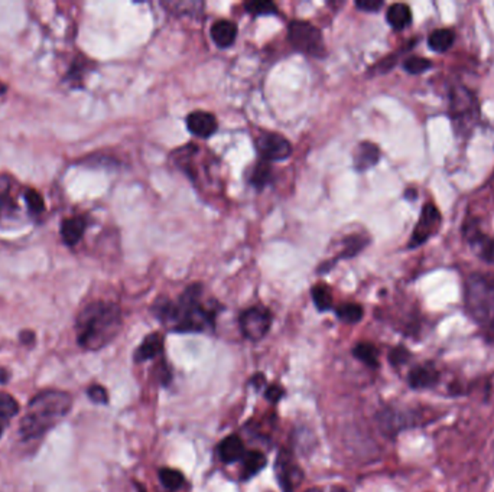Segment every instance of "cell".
<instances>
[{
  "label": "cell",
  "instance_id": "1",
  "mask_svg": "<svg viewBox=\"0 0 494 492\" xmlns=\"http://www.w3.org/2000/svg\"><path fill=\"white\" fill-rule=\"evenodd\" d=\"M201 285L188 286L178 302L164 301L155 306L157 318L176 332H203L214 326L217 312L201 302Z\"/></svg>",
  "mask_w": 494,
  "mask_h": 492
},
{
  "label": "cell",
  "instance_id": "2",
  "mask_svg": "<svg viewBox=\"0 0 494 492\" xmlns=\"http://www.w3.org/2000/svg\"><path fill=\"white\" fill-rule=\"evenodd\" d=\"M120 328L121 313L119 306L108 302H94L78 315V345L87 351H99L116 338Z\"/></svg>",
  "mask_w": 494,
  "mask_h": 492
},
{
  "label": "cell",
  "instance_id": "3",
  "mask_svg": "<svg viewBox=\"0 0 494 492\" xmlns=\"http://www.w3.org/2000/svg\"><path fill=\"white\" fill-rule=\"evenodd\" d=\"M71 396L65 392L46 390L35 396L28 406V412L22 419L21 434L25 439H35L49 429L71 409Z\"/></svg>",
  "mask_w": 494,
  "mask_h": 492
},
{
  "label": "cell",
  "instance_id": "4",
  "mask_svg": "<svg viewBox=\"0 0 494 492\" xmlns=\"http://www.w3.org/2000/svg\"><path fill=\"white\" fill-rule=\"evenodd\" d=\"M464 301L471 318L487 328L494 318V280L480 273L468 276Z\"/></svg>",
  "mask_w": 494,
  "mask_h": 492
},
{
  "label": "cell",
  "instance_id": "5",
  "mask_svg": "<svg viewBox=\"0 0 494 492\" xmlns=\"http://www.w3.org/2000/svg\"><path fill=\"white\" fill-rule=\"evenodd\" d=\"M450 116L461 134L470 130L479 118V101L464 85L455 87L450 93Z\"/></svg>",
  "mask_w": 494,
  "mask_h": 492
},
{
  "label": "cell",
  "instance_id": "6",
  "mask_svg": "<svg viewBox=\"0 0 494 492\" xmlns=\"http://www.w3.org/2000/svg\"><path fill=\"white\" fill-rule=\"evenodd\" d=\"M292 48L312 58H324L327 54L324 38L318 28L305 21H292L288 29Z\"/></svg>",
  "mask_w": 494,
  "mask_h": 492
},
{
  "label": "cell",
  "instance_id": "7",
  "mask_svg": "<svg viewBox=\"0 0 494 492\" xmlns=\"http://www.w3.org/2000/svg\"><path fill=\"white\" fill-rule=\"evenodd\" d=\"M255 148L260 161L269 164L285 161L292 153V146L287 137L266 130L259 132V134L255 137Z\"/></svg>",
  "mask_w": 494,
  "mask_h": 492
},
{
  "label": "cell",
  "instance_id": "8",
  "mask_svg": "<svg viewBox=\"0 0 494 492\" xmlns=\"http://www.w3.org/2000/svg\"><path fill=\"white\" fill-rule=\"evenodd\" d=\"M240 329L250 341H260L271 329L272 313L263 306H253L240 315Z\"/></svg>",
  "mask_w": 494,
  "mask_h": 492
},
{
  "label": "cell",
  "instance_id": "9",
  "mask_svg": "<svg viewBox=\"0 0 494 492\" xmlns=\"http://www.w3.org/2000/svg\"><path fill=\"white\" fill-rule=\"evenodd\" d=\"M441 225V213L434 204H425L422 208V213L416 227L414 228L412 237L409 240V247H419L423 243H427L438 230Z\"/></svg>",
  "mask_w": 494,
  "mask_h": 492
},
{
  "label": "cell",
  "instance_id": "10",
  "mask_svg": "<svg viewBox=\"0 0 494 492\" xmlns=\"http://www.w3.org/2000/svg\"><path fill=\"white\" fill-rule=\"evenodd\" d=\"M276 473L279 484L285 492H292V489L301 482L303 478L301 469H299V466L291 458V455H288L285 450L280 452L278 456Z\"/></svg>",
  "mask_w": 494,
  "mask_h": 492
},
{
  "label": "cell",
  "instance_id": "11",
  "mask_svg": "<svg viewBox=\"0 0 494 492\" xmlns=\"http://www.w3.org/2000/svg\"><path fill=\"white\" fill-rule=\"evenodd\" d=\"M188 130L197 137L207 139L217 132L219 121L214 114L207 112H192L187 117Z\"/></svg>",
  "mask_w": 494,
  "mask_h": 492
},
{
  "label": "cell",
  "instance_id": "12",
  "mask_svg": "<svg viewBox=\"0 0 494 492\" xmlns=\"http://www.w3.org/2000/svg\"><path fill=\"white\" fill-rule=\"evenodd\" d=\"M464 236L470 241L472 247L477 250L479 256L484 261L494 263V240L493 238L483 234L474 222L464 227Z\"/></svg>",
  "mask_w": 494,
  "mask_h": 492
},
{
  "label": "cell",
  "instance_id": "13",
  "mask_svg": "<svg viewBox=\"0 0 494 492\" xmlns=\"http://www.w3.org/2000/svg\"><path fill=\"white\" fill-rule=\"evenodd\" d=\"M439 381V373L432 364H420L414 367L408 374V384L414 390L432 389Z\"/></svg>",
  "mask_w": 494,
  "mask_h": 492
},
{
  "label": "cell",
  "instance_id": "14",
  "mask_svg": "<svg viewBox=\"0 0 494 492\" xmlns=\"http://www.w3.org/2000/svg\"><path fill=\"white\" fill-rule=\"evenodd\" d=\"M380 159V150L372 142H361L355 152V168L359 172H366L377 165Z\"/></svg>",
  "mask_w": 494,
  "mask_h": 492
},
{
  "label": "cell",
  "instance_id": "15",
  "mask_svg": "<svg viewBox=\"0 0 494 492\" xmlns=\"http://www.w3.org/2000/svg\"><path fill=\"white\" fill-rule=\"evenodd\" d=\"M237 37V26L232 21H219L211 26V39L219 48L232 46Z\"/></svg>",
  "mask_w": 494,
  "mask_h": 492
},
{
  "label": "cell",
  "instance_id": "16",
  "mask_svg": "<svg viewBox=\"0 0 494 492\" xmlns=\"http://www.w3.org/2000/svg\"><path fill=\"white\" fill-rule=\"evenodd\" d=\"M164 349V337L161 333H149V335L144 340V342L139 345L135 353V361L136 362H144L148 361Z\"/></svg>",
  "mask_w": 494,
  "mask_h": 492
},
{
  "label": "cell",
  "instance_id": "17",
  "mask_svg": "<svg viewBox=\"0 0 494 492\" xmlns=\"http://www.w3.org/2000/svg\"><path fill=\"white\" fill-rule=\"evenodd\" d=\"M219 453L223 462L233 464L236 461L243 459L244 456V445L239 436H228L219 446Z\"/></svg>",
  "mask_w": 494,
  "mask_h": 492
},
{
  "label": "cell",
  "instance_id": "18",
  "mask_svg": "<svg viewBox=\"0 0 494 492\" xmlns=\"http://www.w3.org/2000/svg\"><path fill=\"white\" fill-rule=\"evenodd\" d=\"M386 19L393 29L402 30L408 28L412 22L411 8L404 3H395L386 12Z\"/></svg>",
  "mask_w": 494,
  "mask_h": 492
},
{
  "label": "cell",
  "instance_id": "19",
  "mask_svg": "<svg viewBox=\"0 0 494 492\" xmlns=\"http://www.w3.org/2000/svg\"><path fill=\"white\" fill-rule=\"evenodd\" d=\"M85 231V221L74 217L64 220L61 224V237L67 245H76Z\"/></svg>",
  "mask_w": 494,
  "mask_h": 492
},
{
  "label": "cell",
  "instance_id": "20",
  "mask_svg": "<svg viewBox=\"0 0 494 492\" xmlns=\"http://www.w3.org/2000/svg\"><path fill=\"white\" fill-rule=\"evenodd\" d=\"M241 461H243L241 480L244 481L255 477L256 473H259L264 468V465H266V458H264V455L259 450H250L244 453Z\"/></svg>",
  "mask_w": 494,
  "mask_h": 492
},
{
  "label": "cell",
  "instance_id": "21",
  "mask_svg": "<svg viewBox=\"0 0 494 492\" xmlns=\"http://www.w3.org/2000/svg\"><path fill=\"white\" fill-rule=\"evenodd\" d=\"M455 41V33L452 29H436L434 30L429 38H428V45L432 51L435 52H447Z\"/></svg>",
  "mask_w": 494,
  "mask_h": 492
},
{
  "label": "cell",
  "instance_id": "22",
  "mask_svg": "<svg viewBox=\"0 0 494 492\" xmlns=\"http://www.w3.org/2000/svg\"><path fill=\"white\" fill-rule=\"evenodd\" d=\"M352 355L363 364L376 368L379 365V351L375 345L368 342H360L352 348Z\"/></svg>",
  "mask_w": 494,
  "mask_h": 492
},
{
  "label": "cell",
  "instance_id": "23",
  "mask_svg": "<svg viewBox=\"0 0 494 492\" xmlns=\"http://www.w3.org/2000/svg\"><path fill=\"white\" fill-rule=\"evenodd\" d=\"M272 178V168L269 162L264 161H259L256 164V166L253 168L250 177H249V182L257 188V189H263L271 182Z\"/></svg>",
  "mask_w": 494,
  "mask_h": 492
},
{
  "label": "cell",
  "instance_id": "24",
  "mask_svg": "<svg viewBox=\"0 0 494 492\" xmlns=\"http://www.w3.org/2000/svg\"><path fill=\"white\" fill-rule=\"evenodd\" d=\"M311 295H312V301L318 310L324 312V310H328L332 308V295L327 285L318 283V285L312 286Z\"/></svg>",
  "mask_w": 494,
  "mask_h": 492
},
{
  "label": "cell",
  "instance_id": "25",
  "mask_svg": "<svg viewBox=\"0 0 494 492\" xmlns=\"http://www.w3.org/2000/svg\"><path fill=\"white\" fill-rule=\"evenodd\" d=\"M337 316L346 324H357L363 318V308L357 304H344L337 308Z\"/></svg>",
  "mask_w": 494,
  "mask_h": 492
},
{
  "label": "cell",
  "instance_id": "26",
  "mask_svg": "<svg viewBox=\"0 0 494 492\" xmlns=\"http://www.w3.org/2000/svg\"><path fill=\"white\" fill-rule=\"evenodd\" d=\"M160 480H161L162 485L171 491L180 489L184 484L182 473L180 471L169 469V468H164L160 471Z\"/></svg>",
  "mask_w": 494,
  "mask_h": 492
},
{
  "label": "cell",
  "instance_id": "27",
  "mask_svg": "<svg viewBox=\"0 0 494 492\" xmlns=\"http://www.w3.org/2000/svg\"><path fill=\"white\" fill-rule=\"evenodd\" d=\"M367 245V240L363 236H350L344 241V250L339 258H350L360 253Z\"/></svg>",
  "mask_w": 494,
  "mask_h": 492
},
{
  "label": "cell",
  "instance_id": "28",
  "mask_svg": "<svg viewBox=\"0 0 494 492\" xmlns=\"http://www.w3.org/2000/svg\"><path fill=\"white\" fill-rule=\"evenodd\" d=\"M431 67H432V62L427 58H422V57H409L403 62L404 71L412 74V76L425 73Z\"/></svg>",
  "mask_w": 494,
  "mask_h": 492
},
{
  "label": "cell",
  "instance_id": "29",
  "mask_svg": "<svg viewBox=\"0 0 494 492\" xmlns=\"http://www.w3.org/2000/svg\"><path fill=\"white\" fill-rule=\"evenodd\" d=\"M19 404L8 393H0V420H6L17 414Z\"/></svg>",
  "mask_w": 494,
  "mask_h": 492
},
{
  "label": "cell",
  "instance_id": "30",
  "mask_svg": "<svg viewBox=\"0 0 494 492\" xmlns=\"http://www.w3.org/2000/svg\"><path fill=\"white\" fill-rule=\"evenodd\" d=\"M246 10L255 16H269L276 13V5L268 0H260V2H249L244 5Z\"/></svg>",
  "mask_w": 494,
  "mask_h": 492
},
{
  "label": "cell",
  "instance_id": "31",
  "mask_svg": "<svg viewBox=\"0 0 494 492\" xmlns=\"http://www.w3.org/2000/svg\"><path fill=\"white\" fill-rule=\"evenodd\" d=\"M25 201L28 204V208L32 214H42L45 209V204L42 197L40 195L38 191L35 189H26L25 191Z\"/></svg>",
  "mask_w": 494,
  "mask_h": 492
},
{
  "label": "cell",
  "instance_id": "32",
  "mask_svg": "<svg viewBox=\"0 0 494 492\" xmlns=\"http://www.w3.org/2000/svg\"><path fill=\"white\" fill-rule=\"evenodd\" d=\"M15 208L12 198L9 195V184L5 177H0V217L9 213L10 209Z\"/></svg>",
  "mask_w": 494,
  "mask_h": 492
},
{
  "label": "cell",
  "instance_id": "33",
  "mask_svg": "<svg viewBox=\"0 0 494 492\" xmlns=\"http://www.w3.org/2000/svg\"><path fill=\"white\" fill-rule=\"evenodd\" d=\"M87 394L92 401L97 404H105L109 401V394L104 387H101V385H92V387L88 389Z\"/></svg>",
  "mask_w": 494,
  "mask_h": 492
},
{
  "label": "cell",
  "instance_id": "34",
  "mask_svg": "<svg viewBox=\"0 0 494 492\" xmlns=\"http://www.w3.org/2000/svg\"><path fill=\"white\" fill-rule=\"evenodd\" d=\"M411 354L407 348L403 346H398L395 349H392V353L389 355V361L392 362V365H402L409 360Z\"/></svg>",
  "mask_w": 494,
  "mask_h": 492
},
{
  "label": "cell",
  "instance_id": "35",
  "mask_svg": "<svg viewBox=\"0 0 494 492\" xmlns=\"http://www.w3.org/2000/svg\"><path fill=\"white\" fill-rule=\"evenodd\" d=\"M356 6L364 12H377L382 6V0H357Z\"/></svg>",
  "mask_w": 494,
  "mask_h": 492
},
{
  "label": "cell",
  "instance_id": "36",
  "mask_svg": "<svg viewBox=\"0 0 494 492\" xmlns=\"http://www.w3.org/2000/svg\"><path fill=\"white\" fill-rule=\"evenodd\" d=\"M264 397H266L271 403H278L282 397H284V389H280L279 385H269L266 389V393H264Z\"/></svg>",
  "mask_w": 494,
  "mask_h": 492
},
{
  "label": "cell",
  "instance_id": "37",
  "mask_svg": "<svg viewBox=\"0 0 494 492\" xmlns=\"http://www.w3.org/2000/svg\"><path fill=\"white\" fill-rule=\"evenodd\" d=\"M33 338H35V335H33V332H31V331H24L21 333V341L24 344H31L33 341Z\"/></svg>",
  "mask_w": 494,
  "mask_h": 492
},
{
  "label": "cell",
  "instance_id": "38",
  "mask_svg": "<svg viewBox=\"0 0 494 492\" xmlns=\"http://www.w3.org/2000/svg\"><path fill=\"white\" fill-rule=\"evenodd\" d=\"M8 378H9L8 371H6V370H3V368H0V384L6 383V381H8Z\"/></svg>",
  "mask_w": 494,
  "mask_h": 492
},
{
  "label": "cell",
  "instance_id": "39",
  "mask_svg": "<svg viewBox=\"0 0 494 492\" xmlns=\"http://www.w3.org/2000/svg\"><path fill=\"white\" fill-rule=\"evenodd\" d=\"M6 90H8V87L2 81H0V96H3L6 93Z\"/></svg>",
  "mask_w": 494,
  "mask_h": 492
},
{
  "label": "cell",
  "instance_id": "40",
  "mask_svg": "<svg viewBox=\"0 0 494 492\" xmlns=\"http://www.w3.org/2000/svg\"><path fill=\"white\" fill-rule=\"evenodd\" d=\"M137 492H146V489H145L144 486H140V485H137Z\"/></svg>",
  "mask_w": 494,
  "mask_h": 492
},
{
  "label": "cell",
  "instance_id": "41",
  "mask_svg": "<svg viewBox=\"0 0 494 492\" xmlns=\"http://www.w3.org/2000/svg\"><path fill=\"white\" fill-rule=\"evenodd\" d=\"M307 492H323L321 489H316V488H311V489H308Z\"/></svg>",
  "mask_w": 494,
  "mask_h": 492
},
{
  "label": "cell",
  "instance_id": "42",
  "mask_svg": "<svg viewBox=\"0 0 494 492\" xmlns=\"http://www.w3.org/2000/svg\"><path fill=\"white\" fill-rule=\"evenodd\" d=\"M3 432V420H0V434Z\"/></svg>",
  "mask_w": 494,
  "mask_h": 492
}]
</instances>
